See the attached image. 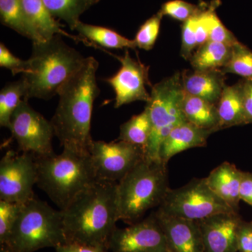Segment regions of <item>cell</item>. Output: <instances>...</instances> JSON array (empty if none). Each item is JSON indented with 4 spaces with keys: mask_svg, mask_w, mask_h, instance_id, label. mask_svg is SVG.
Wrapping results in <instances>:
<instances>
[{
    "mask_svg": "<svg viewBox=\"0 0 252 252\" xmlns=\"http://www.w3.org/2000/svg\"><path fill=\"white\" fill-rule=\"evenodd\" d=\"M99 63L86 58L81 67L59 89V101L51 123L63 148L89 152L94 100L99 96L96 73Z\"/></svg>",
    "mask_w": 252,
    "mask_h": 252,
    "instance_id": "1",
    "label": "cell"
},
{
    "mask_svg": "<svg viewBox=\"0 0 252 252\" xmlns=\"http://www.w3.org/2000/svg\"><path fill=\"white\" fill-rule=\"evenodd\" d=\"M117 184L97 180L61 210L66 243L107 248L119 220Z\"/></svg>",
    "mask_w": 252,
    "mask_h": 252,
    "instance_id": "2",
    "label": "cell"
},
{
    "mask_svg": "<svg viewBox=\"0 0 252 252\" xmlns=\"http://www.w3.org/2000/svg\"><path fill=\"white\" fill-rule=\"evenodd\" d=\"M85 59L79 51L67 45L61 35L32 42L27 69L21 77L27 89L26 99L52 98L81 67Z\"/></svg>",
    "mask_w": 252,
    "mask_h": 252,
    "instance_id": "3",
    "label": "cell"
},
{
    "mask_svg": "<svg viewBox=\"0 0 252 252\" xmlns=\"http://www.w3.org/2000/svg\"><path fill=\"white\" fill-rule=\"evenodd\" d=\"M36 185L60 210L97 180L89 152L63 148L62 153L35 157Z\"/></svg>",
    "mask_w": 252,
    "mask_h": 252,
    "instance_id": "4",
    "label": "cell"
},
{
    "mask_svg": "<svg viewBox=\"0 0 252 252\" xmlns=\"http://www.w3.org/2000/svg\"><path fill=\"white\" fill-rule=\"evenodd\" d=\"M170 187L167 164L144 157L117 184L119 220L130 225L159 207Z\"/></svg>",
    "mask_w": 252,
    "mask_h": 252,
    "instance_id": "5",
    "label": "cell"
},
{
    "mask_svg": "<svg viewBox=\"0 0 252 252\" xmlns=\"http://www.w3.org/2000/svg\"><path fill=\"white\" fill-rule=\"evenodd\" d=\"M65 243L62 212L34 195L23 204L5 248L9 252H34Z\"/></svg>",
    "mask_w": 252,
    "mask_h": 252,
    "instance_id": "6",
    "label": "cell"
},
{
    "mask_svg": "<svg viewBox=\"0 0 252 252\" xmlns=\"http://www.w3.org/2000/svg\"><path fill=\"white\" fill-rule=\"evenodd\" d=\"M183 94L182 78L179 72L152 87L150 99L145 107L152 124L146 157L160 160V147L165 137L177 126L187 122L182 111Z\"/></svg>",
    "mask_w": 252,
    "mask_h": 252,
    "instance_id": "7",
    "label": "cell"
},
{
    "mask_svg": "<svg viewBox=\"0 0 252 252\" xmlns=\"http://www.w3.org/2000/svg\"><path fill=\"white\" fill-rule=\"evenodd\" d=\"M157 210L168 216L195 221L235 212L212 191L205 178L193 179L180 188L169 189Z\"/></svg>",
    "mask_w": 252,
    "mask_h": 252,
    "instance_id": "8",
    "label": "cell"
},
{
    "mask_svg": "<svg viewBox=\"0 0 252 252\" xmlns=\"http://www.w3.org/2000/svg\"><path fill=\"white\" fill-rule=\"evenodd\" d=\"M97 180L119 183L144 158L142 147L119 140H93L89 149Z\"/></svg>",
    "mask_w": 252,
    "mask_h": 252,
    "instance_id": "9",
    "label": "cell"
},
{
    "mask_svg": "<svg viewBox=\"0 0 252 252\" xmlns=\"http://www.w3.org/2000/svg\"><path fill=\"white\" fill-rule=\"evenodd\" d=\"M28 100L23 99L11 117L9 130L12 137L22 152L32 154L35 157L54 153L52 124L42 114L34 110Z\"/></svg>",
    "mask_w": 252,
    "mask_h": 252,
    "instance_id": "10",
    "label": "cell"
},
{
    "mask_svg": "<svg viewBox=\"0 0 252 252\" xmlns=\"http://www.w3.org/2000/svg\"><path fill=\"white\" fill-rule=\"evenodd\" d=\"M35 156L8 151L0 161V200L25 203L34 196Z\"/></svg>",
    "mask_w": 252,
    "mask_h": 252,
    "instance_id": "11",
    "label": "cell"
},
{
    "mask_svg": "<svg viewBox=\"0 0 252 252\" xmlns=\"http://www.w3.org/2000/svg\"><path fill=\"white\" fill-rule=\"evenodd\" d=\"M108 252H165V235L154 213L124 228H116L107 244Z\"/></svg>",
    "mask_w": 252,
    "mask_h": 252,
    "instance_id": "12",
    "label": "cell"
},
{
    "mask_svg": "<svg viewBox=\"0 0 252 252\" xmlns=\"http://www.w3.org/2000/svg\"><path fill=\"white\" fill-rule=\"evenodd\" d=\"M115 58L120 62L121 67L105 79L115 94V108L135 101L148 102L151 96L147 90V86L150 85L148 66L132 59L127 49L124 56L115 55Z\"/></svg>",
    "mask_w": 252,
    "mask_h": 252,
    "instance_id": "13",
    "label": "cell"
},
{
    "mask_svg": "<svg viewBox=\"0 0 252 252\" xmlns=\"http://www.w3.org/2000/svg\"><path fill=\"white\" fill-rule=\"evenodd\" d=\"M243 220L238 212L219 214L198 220L205 252H238L237 235Z\"/></svg>",
    "mask_w": 252,
    "mask_h": 252,
    "instance_id": "14",
    "label": "cell"
},
{
    "mask_svg": "<svg viewBox=\"0 0 252 252\" xmlns=\"http://www.w3.org/2000/svg\"><path fill=\"white\" fill-rule=\"evenodd\" d=\"M161 227L170 252H205L198 221L153 212Z\"/></svg>",
    "mask_w": 252,
    "mask_h": 252,
    "instance_id": "15",
    "label": "cell"
},
{
    "mask_svg": "<svg viewBox=\"0 0 252 252\" xmlns=\"http://www.w3.org/2000/svg\"><path fill=\"white\" fill-rule=\"evenodd\" d=\"M214 132L197 127L188 122L175 127L165 137L161 144L159 158L167 164L172 157L181 152L196 147H205Z\"/></svg>",
    "mask_w": 252,
    "mask_h": 252,
    "instance_id": "16",
    "label": "cell"
},
{
    "mask_svg": "<svg viewBox=\"0 0 252 252\" xmlns=\"http://www.w3.org/2000/svg\"><path fill=\"white\" fill-rule=\"evenodd\" d=\"M242 170L234 164L223 162L205 177L207 185L219 198L233 210L239 212Z\"/></svg>",
    "mask_w": 252,
    "mask_h": 252,
    "instance_id": "17",
    "label": "cell"
},
{
    "mask_svg": "<svg viewBox=\"0 0 252 252\" xmlns=\"http://www.w3.org/2000/svg\"><path fill=\"white\" fill-rule=\"evenodd\" d=\"M184 91L213 104L218 102L225 86L223 72L215 70L185 71L181 74Z\"/></svg>",
    "mask_w": 252,
    "mask_h": 252,
    "instance_id": "18",
    "label": "cell"
},
{
    "mask_svg": "<svg viewBox=\"0 0 252 252\" xmlns=\"http://www.w3.org/2000/svg\"><path fill=\"white\" fill-rule=\"evenodd\" d=\"M217 108L220 130L247 124L243 107V81L225 86Z\"/></svg>",
    "mask_w": 252,
    "mask_h": 252,
    "instance_id": "19",
    "label": "cell"
},
{
    "mask_svg": "<svg viewBox=\"0 0 252 252\" xmlns=\"http://www.w3.org/2000/svg\"><path fill=\"white\" fill-rule=\"evenodd\" d=\"M28 18L43 41L55 35L65 36L74 40L86 41L81 37L71 35L61 28V25L50 14L42 0H22Z\"/></svg>",
    "mask_w": 252,
    "mask_h": 252,
    "instance_id": "20",
    "label": "cell"
},
{
    "mask_svg": "<svg viewBox=\"0 0 252 252\" xmlns=\"http://www.w3.org/2000/svg\"><path fill=\"white\" fill-rule=\"evenodd\" d=\"M182 107L187 122L213 132L220 130L216 104L184 91Z\"/></svg>",
    "mask_w": 252,
    "mask_h": 252,
    "instance_id": "21",
    "label": "cell"
},
{
    "mask_svg": "<svg viewBox=\"0 0 252 252\" xmlns=\"http://www.w3.org/2000/svg\"><path fill=\"white\" fill-rule=\"evenodd\" d=\"M74 31H77L88 44H90L89 41H91L94 47H97V45L110 49H135L137 48L134 39H129L117 31L103 26L87 24L79 21Z\"/></svg>",
    "mask_w": 252,
    "mask_h": 252,
    "instance_id": "22",
    "label": "cell"
},
{
    "mask_svg": "<svg viewBox=\"0 0 252 252\" xmlns=\"http://www.w3.org/2000/svg\"><path fill=\"white\" fill-rule=\"evenodd\" d=\"M0 18L4 26L32 42L43 41L28 18L22 0H0Z\"/></svg>",
    "mask_w": 252,
    "mask_h": 252,
    "instance_id": "23",
    "label": "cell"
},
{
    "mask_svg": "<svg viewBox=\"0 0 252 252\" xmlns=\"http://www.w3.org/2000/svg\"><path fill=\"white\" fill-rule=\"evenodd\" d=\"M231 49L232 46L209 40L197 49L189 61L193 69L215 70L224 67Z\"/></svg>",
    "mask_w": 252,
    "mask_h": 252,
    "instance_id": "24",
    "label": "cell"
},
{
    "mask_svg": "<svg viewBox=\"0 0 252 252\" xmlns=\"http://www.w3.org/2000/svg\"><path fill=\"white\" fill-rule=\"evenodd\" d=\"M152 133V124L148 110L133 116L120 126L118 140L142 147L146 151Z\"/></svg>",
    "mask_w": 252,
    "mask_h": 252,
    "instance_id": "25",
    "label": "cell"
},
{
    "mask_svg": "<svg viewBox=\"0 0 252 252\" xmlns=\"http://www.w3.org/2000/svg\"><path fill=\"white\" fill-rule=\"evenodd\" d=\"M53 17L60 18L74 31L80 16L92 6L90 0H42Z\"/></svg>",
    "mask_w": 252,
    "mask_h": 252,
    "instance_id": "26",
    "label": "cell"
},
{
    "mask_svg": "<svg viewBox=\"0 0 252 252\" xmlns=\"http://www.w3.org/2000/svg\"><path fill=\"white\" fill-rule=\"evenodd\" d=\"M26 83L19 80L9 83L0 92V126L9 129L11 117L18 106L26 99Z\"/></svg>",
    "mask_w": 252,
    "mask_h": 252,
    "instance_id": "27",
    "label": "cell"
},
{
    "mask_svg": "<svg viewBox=\"0 0 252 252\" xmlns=\"http://www.w3.org/2000/svg\"><path fill=\"white\" fill-rule=\"evenodd\" d=\"M223 73H231L252 80V51L240 43L232 46L229 60L222 69Z\"/></svg>",
    "mask_w": 252,
    "mask_h": 252,
    "instance_id": "28",
    "label": "cell"
},
{
    "mask_svg": "<svg viewBox=\"0 0 252 252\" xmlns=\"http://www.w3.org/2000/svg\"><path fill=\"white\" fill-rule=\"evenodd\" d=\"M162 17L158 11L140 26L134 39L137 48L145 51L153 49L160 32Z\"/></svg>",
    "mask_w": 252,
    "mask_h": 252,
    "instance_id": "29",
    "label": "cell"
},
{
    "mask_svg": "<svg viewBox=\"0 0 252 252\" xmlns=\"http://www.w3.org/2000/svg\"><path fill=\"white\" fill-rule=\"evenodd\" d=\"M23 203L0 200V247H6Z\"/></svg>",
    "mask_w": 252,
    "mask_h": 252,
    "instance_id": "30",
    "label": "cell"
},
{
    "mask_svg": "<svg viewBox=\"0 0 252 252\" xmlns=\"http://www.w3.org/2000/svg\"><path fill=\"white\" fill-rule=\"evenodd\" d=\"M201 10L198 6L183 0H171L162 4L159 12L163 16H169L185 23L196 16Z\"/></svg>",
    "mask_w": 252,
    "mask_h": 252,
    "instance_id": "31",
    "label": "cell"
},
{
    "mask_svg": "<svg viewBox=\"0 0 252 252\" xmlns=\"http://www.w3.org/2000/svg\"><path fill=\"white\" fill-rule=\"evenodd\" d=\"M209 40L222 43L229 46H233L238 41L233 32L227 29L220 21L215 13V9L212 10L210 15Z\"/></svg>",
    "mask_w": 252,
    "mask_h": 252,
    "instance_id": "32",
    "label": "cell"
},
{
    "mask_svg": "<svg viewBox=\"0 0 252 252\" xmlns=\"http://www.w3.org/2000/svg\"><path fill=\"white\" fill-rule=\"evenodd\" d=\"M198 14L186 21L182 26L181 54L186 60H190L194 53V50L197 49L195 28Z\"/></svg>",
    "mask_w": 252,
    "mask_h": 252,
    "instance_id": "33",
    "label": "cell"
},
{
    "mask_svg": "<svg viewBox=\"0 0 252 252\" xmlns=\"http://www.w3.org/2000/svg\"><path fill=\"white\" fill-rule=\"evenodd\" d=\"M27 61H23L16 57L13 54L9 49L4 45V44H0V66L1 67L9 69L13 75L17 74H24L27 69Z\"/></svg>",
    "mask_w": 252,
    "mask_h": 252,
    "instance_id": "34",
    "label": "cell"
},
{
    "mask_svg": "<svg viewBox=\"0 0 252 252\" xmlns=\"http://www.w3.org/2000/svg\"><path fill=\"white\" fill-rule=\"evenodd\" d=\"M215 7L210 6L206 9H202L197 16L196 19V39L197 49L209 41V31H210V15Z\"/></svg>",
    "mask_w": 252,
    "mask_h": 252,
    "instance_id": "35",
    "label": "cell"
},
{
    "mask_svg": "<svg viewBox=\"0 0 252 252\" xmlns=\"http://www.w3.org/2000/svg\"><path fill=\"white\" fill-rule=\"evenodd\" d=\"M238 252H252V220L240 222L237 235Z\"/></svg>",
    "mask_w": 252,
    "mask_h": 252,
    "instance_id": "36",
    "label": "cell"
},
{
    "mask_svg": "<svg viewBox=\"0 0 252 252\" xmlns=\"http://www.w3.org/2000/svg\"><path fill=\"white\" fill-rule=\"evenodd\" d=\"M56 252H108L102 246L82 245L79 243H65L55 248Z\"/></svg>",
    "mask_w": 252,
    "mask_h": 252,
    "instance_id": "37",
    "label": "cell"
},
{
    "mask_svg": "<svg viewBox=\"0 0 252 252\" xmlns=\"http://www.w3.org/2000/svg\"><path fill=\"white\" fill-rule=\"evenodd\" d=\"M243 107L247 124H252V80L243 81Z\"/></svg>",
    "mask_w": 252,
    "mask_h": 252,
    "instance_id": "38",
    "label": "cell"
},
{
    "mask_svg": "<svg viewBox=\"0 0 252 252\" xmlns=\"http://www.w3.org/2000/svg\"><path fill=\"white\" fill-rule=\"evenodd\" d=\"M240 200L252 206V173L242 171L240 188Z\"/></svg>",
    "mask_w": 252,
    "mask_h": 252,
    "instance_id": "39",
    "label": "cell"
},
{
    "mask_svg": "<svg viewBox=\"0 0 252 252\" xmlns=\"http://www.w3.org/2000/svg\"><path fill=\"white\" fill-rule=\"evenodd\" d=\"M0 252H9V251L5 247H0Z\"/></svg>",
    "mask_w": 252,
    "mask_h": 252,
    "instance_id": "40",
    "label": "cell"
},
{
    "mask_svg": "<svg viewBox=\"0 0 252 252\" xmlns=\"http://www.w3.org/2000/svg\"><path fill=\"white\" fill-rule=\"evenodd\" d=\"M91 4L94 5L96 3L99 2L100 0H90Z\"/></svg>",
    "mask_w": 252,
    "mask_h": 252,
    "instance_id": "41",
    "label": "cell"
},
{
    "mask_svg": "<svg viewBox=\"0 0 252 252\" xmlns=\"http://www.w3.org/2000/svg\"></svg>",
    "mask_w": 252,
    "mask_h": 252,
    "instance_id": "42",
    "label": "cell"
}]
</instances>
